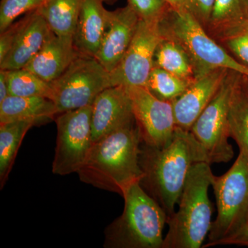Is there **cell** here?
I'll list each match as a JSON object with an SVG mask.
<instances>
[{"instance_id":"6da1fadb","label":"cell","mask_w":248,"mask_h":248,"mask_svg":"<svg viewBox=\"0 0 248 248\" xmlns=\"http://www.w3.org/2000/svg\"><path fill=\"white\" fill-rule=\"evenodd\" d=\"M200 162L210 164L205 150L190 130L176 127L172 140L161 148L141 143L140 166L143 175L140 184L164 209L168 218L175 212L191 169Z\"/></svg>"},{"instance_id":"7a4b0ae2","label":"cell","mask_w":248,"mask_h":248,"mask_svg":"<svg viewBox=\"0 0 248 248\" xmlns=\"http://www.w3.org/2000/svg\"><path fill=\"white\" fill-rule=\"evenodd\" d=\"M142 139L136 122L93 143L78 172L80 181L123 196L129 186L141 181Z\"/></svg>"},{"instance_id":"3957f363","label":"cell","mask_w":248,"mask_h":248,"mask_svg":"<svg viewBox=\"0 0 248 248\" xmlns=\"http://www.w3.org/2000/svg\"><path fill=\"white\" fill-rule=\"evenodd\" d=\"M214 177L208 163L192 166L178 202V210L168 218L169 231L162 248H202L213 223L208 191Z\"/></svg>"},{"instance_id":"277c9868","label":"cell","mask_w":248,"mask_h":248,"mask_svg":"<svg viewBox=\"0 0 248 248\" xmlns=\"http://www.w3.org/2000/svg\"><path fill=\"white\" fill-rule=\"evenodd\" d=\"M123 213L105 230L107 248H162L168 215L140 182L124 192Z\"/></svg>"},{"instance_id":"5b68a950","label":"cell","mask_w":248,"mask_h":248,"mask_svg":"<svg viewBox=\"0 0 248 248\" xmlns=\"http://www.w3.org/2000/svg\"><path fill=\"white\" fill-rule=\"evenodd\" d=\"M161 33L182 46L190 58L196 79L218 68L248 78V67L232 57L206 33L202 24L188 10L170 7L159 21Z\"/></svg>"},{"instance_id":"8992f818","label":"cell","mask_w":248,"mask_h":248,"mask_svg":"<svg viewBox=\"0 0 248 248\" xmlns=\"http://www.w3.org/2000/svg\"><path fill=\"white\" fill-rule=\"evenodd\" d=\"M216 198L217 215L212 223L208 242L203 248L214 247L220 240L236 232L246 224L248 215V156L239 152L234 164L212 183Z\"/></svg>"},{"instance_id":"52a82bcc","label":"cell","mask_w":248,"mask_h":248,"mask_svg":"<svg viewBox=\"0 0 248 248\" xmlns=\"http://www.w3.org/2000/svg\"><path fill=\"white\" fill-rule=\"evenodd\" d=\"M50 84L52 101L60 114L92 106L103 91L111 87L110 74L94 57L79 53Z\"/></svg>"},{"instance_id":"ba28073f","label":"cell","mask_w":248,"mask_h":248,"mask_svg":"<svg viewBox=\"0 0 248 248\" xmlns=\"http://www.w3.org/2000/svg\"><path fill=\"white\" fill-rule=\"evenodd\" d=\"M92 106L66 111L55 117L56 147L52 171L57 175L78 173L88 157L93 141Z\"/></svg>"},{"instance_id":"9c48e42d","label":"cell","mask_w":248,"mask_h":248,"mask_svg":"<svg viewBox=\"0 0 248 248\" xmlns=\"http://www.w3.org/2000/svg\"><path fill=\"white\" fill-rule=\"evenodd\" d=\"M236 73L230 71L211 102L195 121L190 132L203 147L210 164L228 163L234 156L228 141V108Z\"/></svg>"},{"instance_id":"30bf717a","label":"cell","mask_w":248,"mask_h":248,"mask_svg":"<svg viewBox=\"0 0 248 248\" xmlns=\"http://www.w3.org/2000/svg\"><path fill=\"white\" fill-rule=\"evenodd\" d=\"M163 37L159 22L140 19L128 50L110 73L111 86L146 88L154 67L155 51Z\"/></svg>"},{"instance_id":"8fae6325","label":"cell","mask_w":248,"mask_h":248,"mask_svg":"<svg viewBox=\"0 0 248 248\" xmlns=\"http://www.w3.org/2000/svg\"><path fill=\"white\" fill-rule=\"evenodd\" d=\"M125 89L131 99L142 143L156 148L167 145L177 127L172 102L161 100L146 87Z\"/></svg>"},{"instance_id":"7c38bea8","label":"cell","mask_w":248,"mask_h":248,"mask_svg":"<svg viewBox=\"0 0 248 248\" xmlns=\"http://www.w3.org/2000/svg\"><path fill=\"white\" fill-rule=\"evenodd\" d=\"M134 123L131 99L124 86L108 88L93 102L91 116L93 143Z\"/></svg>"},{"instance_id":"4fadbf2b","label":"cell","mask_w":248,"mask_h":248,"mask_svg":"<svg viewBox=\"0 0 248 248\" xmlns=\"http://www.w3.org/2000/svg\"><path fill=\"white\" fill-rule=\"evenodd\" d=\"M229 70L218 68L196 79L185 92L172 101L176 126L190 130L221 87Z\"/></svg>"},{"instance_id":"5bb4252c","label":"cell","mask_w":248,"mask_h":248,"mask_svg":"<svg viewBox=\"0 0 248 248\" xmlns=\"http://www.w3.org/2000/svg\"><path fill=\"white\" fill-rule=\"evenodd\" d=\"M140 20L129 4L111 11L108 27L95 56L109 73L118 66L128 50Z\"/></svg>"},{"instance_id":"9a60e30c","label":"cell","mask_w":248,"mask_h":248,"mask_svg":"<svg viewBox=\"0 0 248 248\" xmlns=\"http://www.w3.org/2000/svg\"><path fill=\"white\" fill-rule=\"evenodd\" d=\"M46 21L38 11H32L23 18V23L12 48L3 61L0 69L24 68L42 48L52 33Z\"/></svg>"},{"instance_id":"2e32d148","label":"cell","mask_w":248,"mask_h":248,"mask_svg":"<svg viewBox=\"0 0 248 248\" xmlns=\"http://www.w3.org/2000/svg\"><path fill=\"white\" fill-rule=\"evenodd\" d=\"M78 54L73 36L52 32L39 53L24 68L51 83L66 71Z\"/></svg>"},{"instance_id":"e0dca14e","label":"cell","mask_w":248,"mask_h":248,"mask_svg":"<svg viewBox=\"0 0 248 248\" xmlns=\"http://www.w3.org/2000/svg\"><path fill=\"white\" fill-rule=\"evenodd\" d=\"M104 0H84L74 35L78 53L95 58L108 27L111 11L104 8Z\"/></svg>"},{"instance_id":"ac0fdd59","label":"cell","mask_w":248,"mask_h":248,"mask_svg":"<svg viewBox=\"0 0 248 248\" xmlns=\"http://www.w3.org/2000/svg\"><path fill=\"white\" fill-rule=\"evenodd\" d=\"M58 115L55 103L42 97L9 95L0 103V124L17 121H32L42 124Z\"/></svg>"},{"instance_id":"d6986e66","label":"cell","mask_w":248,"mask_h":248,"mask_svg":"<svg viewBox=\"0 0 248 248\" xmlns=\"http://www.w3.org/2000/svg\"><path fill=\"white\" fill-rule=\"evenodd\" d=\"M228 121L230 138L248 156V78L238 73L230 97Z\"/></svg>"},{"instance_id":"ffe728a7","label":"cell","mask_w":248,"mask_h":248,"mask_svg":"<svg viewBox=\"0 0 248 248\" xmlns=\"http://www.w3.org/2000/svg\"><path fill=\"white\" fill-rule=\"evenodd\" d=\"M84 0H45L37 9L54 34L73 36Z\"/></svg>"},{"instance_id":"44dd1931","label":"cell","mask_w":248,"mask_h":248,"mask_svg":"<svg viewBox=\"0 0 248 248\" xmlns=\"http://www.w3.org/2000/svg\"><path fill=\"white\" fill-rule=\"evenodd\" d=\"M37 125L32 121L0 124V185L4 186L26 134Z\"/></svg>"},{"instance_id":"7402d4cb","label":"cell","mask_w":248,"mask_h":248,"mask_svg":"<svg viewBox=\"0 0 248 248\" xmlns=\"http://www.w3.org/2000/svg\"><path fill=\"white\" fill-rule=\"evenodd\" d=\"M154 66L190 83L197 79L188 54L177 42L165 36L155 51Z\"/></svg>"},{"instance_id":"603a6c76","label":"cell","mask_w":248,"mask_h":248,"mask_svg":"<svg viewBox=\"0 0 248 248\" xmlns=\"http://www.w3.org/2000/svg\"><path fill=\"white\" fill-rule=\"evenodd\" d=\"M9 95L53 99L51 84L26 69L9 71Z\"/></svg>"},{"instance_id":"cb8c5ba5","label":"cell","mask_w":248,"mask_h":248,"mask_svg":"<svg viewBox=\"0 0 248 248\" xmlns=\"http://www.w3.org/2000/svg\"><path fill=\"white\" fill-rule=\"evenodd\" d=\"M192 84L154 66L148 78L146 88L161 100L172 102L182 95Z\"/></svg>"},{"instance_id":"d4e9b609","label":"cell","mask_w":248,"mask_h":248,"mask_svg":"<svg viewBox=\"0 0 248 248\" xmlns=\"http://www.w3.org/2000/svg\"><path fill=\"white\" fill-rule=\"evenodd\" d=\"M216 30L220 40L238 61L248 67V14Z\"/></svg>"},{"instance_id":"484cf974","label":"cell","mask_w":248,"mask_h":248,"mask_svg":"<svg viewBox=\"0 0 248 248\" xmlns=\"http://www.w3.org/2000/svg\"><path fill=\"white\" fill-rule=\"evenodd\" d=\"M248 14L246 0H215L208 24L217 29L238 20Z\"/></svg>"},{"instance_id":"4316f807","label":"cell","mask_w":248,"mask_h":248,"mask_svg":"<svg viewBox=\"0 0 248 248\" xmlns=\"http://www.w3.org/2000/svg\"><path fill=\"white\" fill-rule=\"evenodd\" d=\"M45 0H1L0 4V32L14 24L19 16L36 11Z\"/></svg>"},{"instance_id":"83f0119b","label":"cell","mask_w":248,"mask_h":248,"mask_svg":"<svg viewBox=\"0 0 248 248\" xmlns=\"http://www.w3.org/2000/svg\"><path fill=\"white\" fill-rule=\"evenodd\" d=\"M128 4L140 19L149 22H159L170 8L165 0H128Z\"/></svg>"},{"instance_id":"f1b7e54d","label":"cell","mask_w":248,"mask_h":248,"mask_svg":"<svg viewBox=\"0 0 248 248\" xmlns=\"http://www.w3.org/2000/svg\"><path fill=\"white\" fill-rule=\"evenodd\" d=\"M187 10L201 23L208 24L215 0H186Z\"/></svg>"},{"instance_id":"f546056e","label":"cell","mask_w":248,"mask_h":248,"mask_svg":"<svg viewBox=\"0 0 248 248\" xmlns=\"http://www.w3.org/2000/svg\"><path fill=\"white\" fill-rule=\"evenodd\" d=\"M23 19L17 22L11 24L6 30L1 32L0 35V62L6 58L10 50L12 48L18 31L22 27Z\"/></svg>"},{"instance_id":"4dcf8cb0","label":"cell","mask_w":248,"mask_h":248,"mask_svg":"<svg viewBox=\"0 0 248 248\" xmlns=\"http://www.w3.org/2000/svg\"><path fill=\"white\" fill-rule=\"evenodd\" d=\"M235 245L248 248V225L246 224L234 234L218 241L215 246ZM214 246V247H215Z\"/></svg>"},{"instance_id":"1f68e13d","label":"cell","mask_w":248,"mask_h":248,"mask_svg":"<svg viewBox=\"0 0 248 248\" xmlns=\"http://www.w3.org/2000/svg\"><path fill=\"white\" fill-rule=\"evenodd\" d=\"M9 96V71L0 69V103Z\"/></svg>"},{"instance_id":"d6a6232c","label":"cell","mask_w":248,"mask_h":248,"mask_svg":"<svg viewBox=\"0 0 248 248\" xmlns=\"http://www.w3.org/2000/svg\"><path fill=\"white\" fill-rule=\"evenodd\" d=\"M170 7L176 11H186L187 10L186 0H165Z\"/></svg>"},{"instance_id":"836d02e7","label":"cell","mask_w":248,"mask_h":248,"mask_svg":"<svg viewBox=\"0 0 248 248\" xmlns=\"http://www.w3.org/2000/svg\"><path fill=\"white\" fill-rule=\"evenodd\" d=\"M246 224L248 225V215L247 217V221H246Z\"/></svg>"},{"instance_id":"e575fe53","label":"cell","mask_w":248,"mask_h":248,"mask_svg":"<svg viewBox=\"0 0 248 248\" xmlns=\"http://www.w3.org/2000/svg\"><path fill=\"white\" fill-rule=\"evenodd\" d=\"M104 1H110V0H104Z\"/></svg>"},{"instance_id":"d590c367","label":"cell","mask_w":248,"mask_h":248,"mask_svg":"<svg viewBox=\"0 0 248 248\" xmlns=\"http://www.w3.org/2000/svg\"><path fill=\"white\" fill-rule=\"evenodd\" d=\"M246 1H247V2H248V0H246Z\"/></svg>"}]
</instances>
